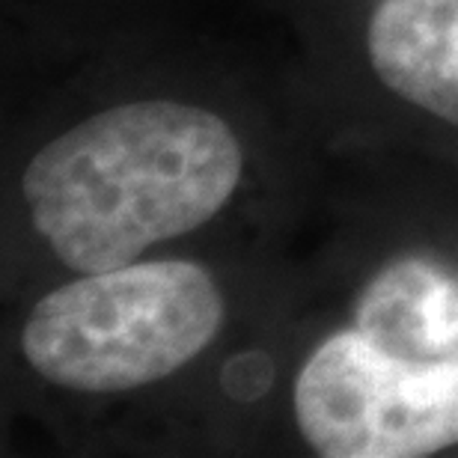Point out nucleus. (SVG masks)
<instances>
[{
    "label": "nucleus",
    "instance_id": "nucleus-3",
    "mask_svg": "<svg viewBox=\"0 0 458 458\" xmlns=\"http://www.w3.org/2000/svg\"><path fill=\"white\" fill-rule=\"evenodd\" d=\"M340 119L458 170V0H277Z\"/></svg>",
    "mask_w": 458,
    "mask_h": 458
},
{
    "label": "nucleus",
    "instance_id": "nucleus-5",
    "mask_svg": "<svg viewBox=\"0 0 458 458\" xmlns=\"http://www.w3.org/2000/svg\"><path fill=\"white\" fill-rule=\"evenodd\" d=\"M352 233L313 313L393 360H458V212H384Z\"/></svg>",
    "mask_w": 458,
    "mask_h": 458
},
{
    "label": "nucleus",
    "instance_id": "nucleus-2",
    "mask_svg": "<svg viewBox=\"0 0 458 458\" xmlns=\"http://www.w3.org/2000/svg\"><path fill=\"white\" fill-rule=\"evenodd\" d=\"M15 399L84 437L259 423L298 286L250 250H179L6 301Z\"/></svg>",
    "mask_w": 458,
    "mask_h": 458
},
{
    "label": "nucleus",
    "instance_id": "nucleus-4",
    "mask_svg": "<svg viewBox=\"0 0 458 458\" xmlns=\"http://www.w3.org/2000/svg\"><path fill=\"white\" fill-rule=\"evenodd\" d=\"M280 417L318 458H428L458 450V360H393L340 322L292 313L259 420Z\"/></svg>",
    "mask_w": 458,
    "mask_h": 458
},
{
    "label": "nucleus",
    "instance_id": "nucleus-1",
    "mask_svg": "<svg viewBox=\"0 0 458 458\" xmlns=\"http://www.w3.org/2000/svg\"><path fill=\"white\" fill-rule=\"evenodd\" d=\"M244 89L185 69L87 81L6 152L4 298L179 250H250L298 164Z\"/></svg>",
    "mask_w": 458,
    "mask_h": 458
}]
</instances>
